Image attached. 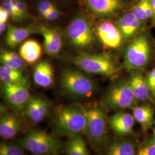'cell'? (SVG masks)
I'll list each match as a JSON object with an SVG mask.
<instances>
[{
  "mask_svg": "<svg viewBox=\"0 0 155 155\" xmlns=\"http://www.w3.org/2000/svg\"><path fill=\"white\" fill-rule=\"evenodd\" d=\"M86 117L83 105L74 104L59 107L52 121L53 134L58 137H68L75 134H85Z\"/></svg>",
  "mask_w": 155,
  "mask_h": 155,
  "instance_id": "6da1fadb",
  "label": "cell"
},
{
  "mask_svg": "<svg viewBox=\"0 0 155 155\" xmlns=\"http://www.w3.org/2000/svg\"><path fill=\"white\" fill-rule=\"evenodd\" d=\"M154 51L153 40L145 29L127 43L124 52L123 67L129 71L142 70L151 61Z\"/></svg>",
  "mask_w": 155,
  "mask_h": 155,
  "instance_id": "7a4b0ae2",
  "label": "cell"
},
{
  "mask_svg": "<svg viewBox=\"0 0 155 155\" xmlns=\"http://www.w3.org/2000/svg\"><path fill=\"white\" fill-rule=\"evenodd\" d=\"M93 20L85 10L78 12L72 18L66 29L67 40L72 47L83 51L94 48L98 39Z\"/></svg>",
  "mask_w": 155,
  "mask_h": 155,
  "instance_id": "3957f363",
  "label": "cell"
},
{
  "mask_svg": "<svg viewBox=\"0 0 155 155\" xmlns=\"http://www.w3.org/2000/svg\"><path fill=\"white\" fill-rule=\"evenodd\" d=\"M72 62L84 72L106 77L116 75L124 67L110 53L91 54L82 52L74 57Z\"/></svg>",
  "mask_w": 155,
  "mask_h": 155,
  "instance_id": "277c9868",
  "label": "cell"
},
{
  "mask_svg": "<svg viewBox=\"0 0 155 155\" xmlns=\"http://www.w3.org/2000/svg\"><path fill=\"white\" fill-rule=\"evenodd\" d=\"M17 144L33 155L56 154L63 145L58 137L38 129L30 130L18 140Z\"/></svg>",
  "mask_w": 155,
  "mask_h": 155,
  "instance_id": "5b68a950",
  "label": "cell"
},
{
  "mask_svg": "<svg viewBox=\"0 0 155 155\" xmlns=\"http://www.w3.org/2000/svg\"><path fill=\"white\" fill-rule=\"evenodd\" d=\"M83 106L86 117L84 135L94 145H100L105 141L107 133L109 124L105 108L96 102Z\"/></svg>",
  "mask_w": 155,
  "mask_h": 155,
  "instance_id": "8992f818",
  "label": "cell"
},
{
  "mask_svg": "<svg viewBox=\"0 0 155 155\" xmlns=\"http://www.w3.org/2000/svg\"><path fill=\"white\" fill-rule=\"evenodd\" d=\"M62 90L68 95L83 98L89 97L95 91L94 82L83 72L76 70H67L61 78Z\"/></svg>",
  "mask_w": 155,
  "mask_h": 155,
  "instance_id": "52a82bcc",
  "label": "cell"
},
{
  "mask_svg": "<svg viewBox=\"0 0 155 155\" xmlns=\"http://www.w3.org/2000/svg\"><path fill=\"white\" fill-rule=\"evenodd\" d=\"M84 10L93 20H111L129 9L132 1L127 0H81Z\"/></svg>",
  "mask_w": 155,
  "mask_h": 155,
  "instance_id": "ba28073f",
  "label": "cell"
},
{
  "mask_svg": "<svg viewBox=\"0 0 155 155\" xmlns=\"http://www.w3.org/2000/svg\"><path fill=\"white\" fill-rule=\"evenodd\" d=\"M127 80H121L112 84L104 97L106 107L111 110L132 109L139 105Z\"/></svg>",
  "mask_w": 155,
  "mask_h": 155,
  "instance_id": "9c48e42d",
  "label": "cell"
},
{
  "mask_svg": "<svg viewBox=\"0 0 155 155\" xmlns=\"http://www.w3.org/2000/svg\"><path fill=\"white\" fill-rule=\"evenodd\" d=\"M94 27L97 38L106 49L117 50L125 44L121 33L110 20L97 21Z\"/></svg>",
  "mask_w": 155,
  "mask_h": 155,
  "instance_id": "30bf717a",
  "label": "cell"
},
{
  "mask_svg": "<svg viewBox=\"0 0 155 155\" xmlns=\"http://www.w3.org/2000/svg\"><path fill=\"white\" fill-rule=\"evenodd\" d=\"M122 35L125 44L145 29L146 23L139 20L129 9L122 12L114 21Z\"/></svg>",
  "mask_w": 155,
  "mask_h": 155,
  "instance_id": "8fae6325",
  "label": "cell"
},
{
  "mask_svg": "<svg viewBox=\"0 0 155 155\" xmlns=\"http://www.w3.org/2000/svg\"><path fill=\"white\" fill-rule=\"evenodd\" d=\"M1 89L4 100L15 109L24 108L31 98L28 83H2Z\"/></svg>",
  "mask_w": 155,
  "mask_h": 155,
  "instance_id": "7c38bea8",
  "label": "cell"
},
{
  "mask_svg": "<svg viewBox=\"0 0 155 155\" xmlns=\"http://www.w3.org/2000/svg\"><path fill=\"white\" fill-rule=\"evenodd\" d=\"M141 71H130L129 78L127 79L128 83L136 99L139 102H154L155 97L150 90L147 77Z\"/></svg>",
  "mask_w": 155,
  "mask_h": 155,
  "instance_id": "4fadbf2b",
  "label": "cell"
},
{
  "mask_svg": "<svg viewBox=\"0 0 155 155\" xmlns=\"http://www.w3.org/2000/svg\"><path fill=\"white\" fill-rule=\"evenodd\" d=\"M26 116L31 122L36 124L44 120L50 114L51 104L41 97H31L25 106Z\"/></svg>",
  "mask_w": 155,
  "mask_h": 155,
  "instance_id": "5bb4252c",
  "label": "cell"
},
{
  "mask_svg": "<svg viewBox=\"0 0 155 155\" xmlns=\"http://www.w3.org/2000/svg\"><path fill=\"white\" fill-rule=\"evenodd\" d=\"M39 33L44 38V49L47 54L51 56L58 55L63 47V39L59 31L43 24L37 27Z\"/></svg>",
  "mask_w": 155,
  "mask_h": 155,
  "instance_id": "9a60e30c",
  "label": "cell"
},
{
  "mask_svg": "<svg viewBox=\"0 0 155 155\" xmlns=\"http://www.w3.org/2000/svg\"><path fill=\"white\" fill-rule=\"evenodd\" d=\"M108 124L116 135L125 136L133 133L135 119L133 114L118 111L108 118Z\"/></svg>",
  "mask_w": 155,
  "mask_h": 155,
  "instance_id": "2e32d148",
  "label": "cell"
},
{
  "mask_svg": "<svg viewBox=\"0 0 155 155\" xmlns=\"http://www.w3.org/2000/svg\"><path fill=\"white\" fill-rule=\"evenodd\" d=\"M39 31L37 27L32 26L27 27H18L9 25L5 37V45L11 49H15L23 41L33 34H38Z\"/></svg>",
  "mask_w": 155,
  "mask_h": 155,
  "instance_id": "e0dca14e",
  "label": "cell"
},
{
  "mask_svg": "<svg viewBox=\"0 0 155 155\" xmlns=\"http://www.w3.org/2000/svg\"><path fill=\"white\" fill-rule=\"evenodd\" d=\"M34 82L39 87L48 88L54 83V71L50 62L43 61L37 63L33 70Z\"/></svg>",
  "mask_w": 155,
  "mask_h": 155,
  "instance_id": "ac0fdd59",
  "label": "cell"
},
{
  "mask_svg": "<svg viewBox=\"0 0 155 155\" xmlns=\"http://www.w3.org/2000/svg\"><path fill=\"white\" fill-rule=\"evenodd\" d=\"M1 6L8 12L14 22H21L31 18L28 5L24 0H1Z\"/></svg>",
  "mask_w": 155,
  "mask_h": 155,
  "instance_id": "d6986e66",
  "label": "cell"
},
{
  "mask_svg": "<svg viewBox=\"0 0 155 155\" xmlns=\"http://www.w3.org/2000/svg\"><path fill=\"white\" fill-rule=\"evenodd\" d=\"M135 121L139 123L144 130H147L154 125L155 109L149 103L137 105L132 109Z\"/></svg>",
  "mask_w": 155,
  "mask_h": 155,
  "instance_id": "ffe728a7",
  "label": "cell"
},
{
  "mask_svg": "<svg viewBox=\"0 0 155 155\" xmlns=\"http://www.w3.org/2000/svg\"><path fill=\"white\" fill-rule=\"evenodd\" d=\"M21 129V122L11 113H5L0 118V136L4 140L11 139L19 133Z\"/></svg>",
  "mask_w": 155,
  "mask_h": 155,
  "instance_id": "44dd1931",
  "label": "cell"
},
{
  "mask_svg": "<svg viewBox=\"0 0 155 155\" xmlns=\"http://www.w3.org/2000/svg\"><path fill=\"white\" fill-rule=\"evenodd\" d=\"M19 53L25 62L28 64H33L38 61L41 57L42 48L36 40H28L21 45Z\"/></svg>",
  "mask_w": 155,
  "mask_h": 155,
  "instance_id": "7402d4cb",
  "label": "cell"
},
{
  "mask_svg": "<svg viewBox=\"0 0 155 155\" xmlns=\"http://www.w3.org/2000/svg\"><path fill=\"white\" fill-rule=\"evenodd\" d=\"M129 9L139 20L145 23L150 21L153 16L150 0H133Z\"/></svg>",
  "mask_w": 155,
  "mask_h": 155,
  "instance_id": "603a6c76",
  "label": "cell"
},
{
  "mask_svg": "<svg viewBox=\"0 0 155 155\" xmlns=\"http://www.w3.org/2000/svg\"><path fill=\"white\" fill-rule=\"evenodd\" d=\"M136 146L131 140L121 139L114 141L106 150V155H136Z\"/></svg>",
  "mask_w": 155,
  "mask_h": 155,
  "instance_id": "cb8c5ba5",
  "label": "cell"
},
{
  "mask_svg": "<svg viewBox=\"0 0 155 155\" xmlns=\"http://www.w3.org/2000/svg\"><path fill=\"white\" fill-rule=\"evenodd\" d=\"M66 152L67 155H90L82 134L67 137Z\"/></svg>",
  "mask_w": 155,
  "mask_h": 155,
  "instance_id": "d4e9b609",
  "label": "cell"
},
{
  "mask_svg": "<svg viewBox=\"0 0 155 155\" xmlns=\"http://www.w3.org/2000/svg\"><path fill=\"white\" fill-rule=\"evenodd\" d=\"M0 79L2 83H28L27 78L24 77L21 70H18L5 65L0 67Z\"/></svg>",
  "mask_w": 155,
  "mask_h": 155,
  "instance_id": "484cf974",
  "label": "cell"
},
{
  "mask_svg": "<svg viewBox=\"0 0 155 155\" xmlns=\"http://www.w3.org/2000/svg\"><path fill=\"white\" fill-rule=\"evenodd\" d=\"M0 59L2 65L16 70L22 71L25 67V61L22 59V58L11 51L1 50Z\"/></svg>",
  "mask_w": 155,
  "mask_h": 155,
  "instance_id": "4316f807",
  "label": "cell"
},
{
  "mask_svg": "<svg viewBox=\"0 0 155 155\" xmlns=\"http://www.w3.org/2000/svg\"><path fill=\"white\" fill-rule=\"evenodd\" d=\"M0 155H25L24 150L18 144L7 141L0 144Z\"/></svg>",
  "mask_w": 155,
  "mask_h": 155,
  "instance_id": "83f0119b",
  "label": "cell"
},
{
  "mask_svg": "<svg viewBox=\"0 0 155 155\" xmlns=\"http://www.w3.org/2000/svg\"><path fill=\"white\" fill-rule=\"evenodd\" d=\"M58 8V4L53 0H38L36 2L37 11L43 18L47 14Z\"/></svg>",
  "mask_w": 155,
  "mask_h": 155,
  "instance_id": "f1b7e54d",
  "label": "cell"
},
{
  "mask_svg": "<svg viewBox=\"0 0 155 155\" xmlns=\"http://www.w3.org/2000/svg\"><path fill=\"white\" fill-rule=\"evenodd\" d=\"M136 155H155V144L151 139L144 141L137 149Z\"/></svg>",
  "mask_w": 155,
  "mask_h": 155,
  "instance_id": "f546056e",
  "label": "cell"
},
{
  "mask_svg": "<svg viewBox=\"0 0 155 155\" xmlns=\"http://www.w3.org/2000/svg\"><path fill=\"white\" fill-rule=\"evenodd\" d=\"M147 79L150 90L155 97V67L148 74Z\"/></svg>",
  "mask_w": 155,
  "mask_h": 155,
  "instance_id": "4dcf8cb0",
  "label": "cell"
},
{
  "mask_svg": "<svg viewBox=\"0 0 155 155\" xmlns=\"http://www.w3.org/2000/svg\"><path fill=\"white\" fill-rule=\"evenodd\" d=\"M10 18L8 12L2 6H0V23H7Z\"/></svg>",
  "mask_w": 155,
  "mask_h": 155,
  "instance_id": "1f68e13d",
  "label": "cell"
},
{
  "mask_svg": "<svg viewBox=\"0 0 155 155\" xmlns=\"http://www.w3.org/2000/svg\"><path fill=\"white\" fill-rule=\"evenodd\" d=\"M150 2L152 6L153 12V16L150 21L151 25L152 27H155V0H150Z\"/></svg>",
  "mask_w": 155,
  "mask_h": 155,
  "instance_id": "d6a6232c",
  "label": "cell"
},
{
  "mask_svg": "<svg viewBox=\"0 0 155 155\" xmlns=\"http://www.w3.org/2000/svg\"><path fill=\"white\" fill-rule=\"evenodd\" d=\"M7 29H8V26H7L6 23H0V33H1V35L4 34L6 31H7Z\"/></svg>",
  "mask_w": 155,
  "mask_h": 155,
  "instance_id": "836d02e7",
  "label": "cell"
},
{
  "mask_svg": "<svg viewBox=\"0 0 155 155\" xmlns=\"http://www.w3.org/2000/svg\"><path fill=\"white\" fill-rule=\"evenodd\" d=\"M151 140H152V141H153V143L155 144V122H154V130H153V135H152V138H151Z\"/></svg>",
  "mask_w": 155,
  "mask_h": 155,
  "instance_id": "e575fe53",
  "label": "cell"
},
{
  "mask_svg": "<svg viewBox=\"0 0 155 155\" xmlns=\"http://www.w3.org/2000/svg\"><path fill=\"white\" fill-rule=\"evenodd\" d=\"M58 1H70V0H58Z\"/></svg>",
  "mask_w": 155,
  "mask_h": 155,
  "instance_id": "d590c367",
  "label": "cell"
},
{
  "mask_svg": "<svg viewBox=\"0 0 155 155\" xmlns=\"http://www.w3.org/2000/svg\"><path fill=\"white\" fill-rule=\"evenodd\" d=\"M56 154H57V153H56V154H52V155H56Z\"/></svg>",
  "mask_w": 155,
  "mask_h": 155,
  "instance_id": "8d00e7d4",
  "label": "cell"
}]
</instances>
